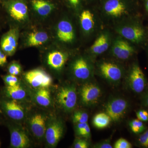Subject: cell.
Returning a JSON list of instances; mask_svg holds the SVG:
<instances>
[{"mask_svg":"<svg viewBox=\"0 0 148 148\" xmlns=\"http://www.w3.org/2000/svg\"><path fill=\"white\" fill-rule=\"evenodd\" d=\"M47 116L43 114H35L29 120V127L33 135L38 139L45 135L47 128Z\"/></svg>","mask_w":148,"mask_h":148,"instance_id":"cell-15","label":"cell"},{"mask_svg":"<svg viewBox=\"0 0 148 148\" xmlns=\"http://www.w3.org/2000/svg\"><path fill=\"white\" fill-rule=\"evenodd\" d=\"M8 11L10 16L18 21H24L28 15V8L22 2L15 1L11 3L9 6Z\"/></svg>","mask_w":148,"mask_h":148,"instance_id":"cell-18","label":"cell"},{"mask_svg":"<svg viewBox=\"0 0 148 148\" xmlns=\"http://www.w3.org/2000/svg\"><path fill=\"white\" fill-rule=\"evenodd\" d=\"M98 69L101 75L111 82L119 81L123 76L122 68L119 65L111 61L101 62L98 65Z\"/></svg>","mask_w":148,"mask_h":148,"instance_id":"cell-8","label":"cell"},{"mask_svg":"<svg viewBox=\"0 0 148 148\" xmlns=\"http://www.w3.org/2000/svg\"><path fill=\"white\" fill-rule=\"evenodd\" d=\"M3 78L6 86H13L19 84L16 76L9 74L5 76Z\"/></svg>","mask_w":148,"mask_h":148,"instance_id":"cell-28","label":"cell"},{"mask_svg":"<svg viewBox=\"0 0 148 148\" xmlns=\"http://www.w3.org/2000/svg\"><path fill=\"white\" fill-rule=\"evenodd\" d=\"M57 35L62 42L66 43L73 42L75 39V34L71 23L66 20L60 21L57 26Z\"/></svg>","mask_w":148,"mask_h":148,"instance_id":"cell-16","label":"cell"},{"mask_svg":"<svg viewBox=\"0 0 148 148\" xmlns=\"http://www.w3.org/2000/svg\"><path fill=\"white\" fill-rule=\"evenodd\" d=\"M71 70L74 76L77 79L85 81L92 76L93 68L87 59L80 56L75 59L72 63Z\"/></svg>","mask_w":148,"mask_h":148,"instance_id":"cell-10","label":"cell"},{"mask_svg":"<svg viewBox=\"0 0 148 148\" xmlns=\"http://www.w3.org/2000/svg\"><path fill=\"white\" fill-rule=\"evenodd\" d=\"M87 124V123H81L76 124V131L78 135H80L82 133L83 130L85 128Z\"/></svg>","mask_w":148,"mask_h":148,"instance_id":"cell-35","label":"cell"},{"mask_svg":"<svg viewBox=\"0 0 148 148\" xmlns=\"http://www.w3.org/2000/svg\"><path fill=\"white\" fill-rule=\"evenodd\" d=\"M10 145L14 148H26L30 145V140L25 130L17 126H9Z\"/></svg>","mask_w":148,"mask_h":148,"instance_id":"cell-14","label":"cell"},{"mask_svg":"<svg viewBox=\"0 0 148 148\" xmlns=\"http://www.w3.org/2000/svg\"><path fill=\"white\" fill-rule=\"evenodd\" d=\"M111 121V118L108 114L106 113H100L94 116L92 123L96 128L103 129L108 127Z\"/></svg>","mask_w":148,"mask_h":148,"instance_id":"cell-25","label":"cell"},{"mask_svg":"<svg viewBox=\"0 0 148 148\" xmlns=\"http://www.w3.org/2000/svg\"><path fill=\"white\" fill-rule=\"evenodd\" d=\"M101 95V88L92 83L83 85L80 90L81 101L85 106L94 105L98 102Z\"/></svg>","mask_w":148,"mask_h":148,"instance_id":"cell-11","label":"cell"},{"mask_svg":"<svg viewBox=\"0 0 148 148\" xmlns=\"http://www.w3.org/2000/svg\"><path fill=\"white\" fill-rule=\"evenodd\" d=\"M111 44L110 34L108 31H104L95 39L90 46L89 51L92 56H98L107 51L110 47Z\"/></svg>","mask_w":148,"mask_h":148,"instance_id":"cell-13","label":"cell"},{"mask_svg":"<svg viewBox=\"0 0 148 148\" xmlns=\"http://www.w3.org/2000/svg\"><path fill=\"white\" fill-rule=\"evenodd\" d=\"M90 135V130L89 125L87 124L84 130L81 134L80 136L85 138H89Z\"/></svg>","mask_w":148,"mask_h":148,"instance_id":"cell-36","label":"cell"},{"mask_svg":"<svg viewBox=\"0 0 148 148\" xmlns=\"http://www.w3.org/2000/svg\"><path fill=\"white\" fill-rule=\"evenodd\" d=\"M144 101H145V104L148 108V91L145 95Z\"/></svg>","mask_w":148,"mask_h":148,"instance_id":"cell-38","label":"cell"},{"mask_svg":"<svg viewBox=\"0 0 148 148\" xmlns=\"http://www.w3.org/2000/svg\"><path fill=\"white\" fill-rule=\"evenodd\" d=\"M144 133L145 134V135H146V136H147V138H148V130H146L145 132H144Z\"/></svg>","mask_w":148,"mask_h":148,"instance_id":"cell-40","label":"cell"},{"mask_svg":"<svg viewBox=\"0 0 148 148\" xmlns=\"http://www.w3.org/2000/svg\"><path fill=\"white\" fill-rule=\"evenodd\" d=\"M104 15L112 20H119L128 16L130 10L122 0H107L103 6Z\"/></svg>","mask_w":148,"mask_h":148,"instance_id":"cell-3","label":"cell"},{"mask_svg":"<svg viewBox=\"0 0 148 148\" xmlns=\"http://www.w3.org/2000/svg\"><path fill=\"white\" fill-rule=\"evenodd\" d=\"M2 52L0 50V66H1V54Z\"/></svg>","mask_w":148,"mask_h":148,"instance_id":"cell-41","label":"cell"},{"mask_svg":"<svg viewBox=\"0 0 148 148\" xmlns=\"http://www.w3.org/2000/svg\"><path fill=\"white\" fill-rule=\"evenodd\" d=\"M89 145L87 141L81 139H77L75 141L74 147L75 148H87Z\"/></svg>","mask_w":148,"mask_h":148,"instance_id":"cell-31","label":"cell"},{"mask_svg":"<svg viewBox=\"0 0 148 148\" xmlns=\"http://www.w3.org/2000/svg\"><path fill=\"white\" fill-rule=\"evenodd\" d=\"M17 45V37L15 30H10L2 38L1 47L6 54L12 55L16 50Z\"/></svg>","mask_w":148,"mask_h":148,"instance_id":"cell-17","label":"cell"},{"mask_svg":"<svg viewBox=\"0 0 148 148\" xmlns=\"http://www.w3.org/2000/svg\"><path fill=\"white\" fill-rule=\"evenodd\" d=\"M8 71L10 74L17 76L21 73V67L19 64L14 62L10 65Z\"/></svg>","mask_w":148,"mask_h":148,"instance_id":"cell-30","label":"cell"},{"mask_svg":"<svg viewBox=\"0 0 148 148\" xmlns=\"http://www.w3.org/2000/svg\"><path fill=\"white\" fill-rule=\"evenodd\" d=\"M24 78L32 87L36 89L47 88L52 84L51 77L42 69H34L27 72Z\"/></svg>","mask_w":148,"mask_h":148,"instance_id":"cell-5","label":"cell"},{"mask_svg":"<svg viewBox=\"0 0 148 148\" xmlns=\"http://www.w3.org/2000/svg\"><path fill=\"white\" fill-rule=\"evenodd\" d=\"M95 148H112V145H111L110 140H106L102 143L97 144L95 146Z\"/></svg>","mask_w":148,"mask_h":148,"instance_id":"cell-34","label":"cell"},{"mask_svg":"<svg viewBox=\"0 0 148 148\" xmlns=\"http://www.w3.org/2000/svg\"><path fill=\"white\" fill-rule=\"evenodd\" d=\"M130 126L132 132L135 134L143 132L145 130V126L143 121L137 119L133 120L130 123Z\"/></svg>","mask_w":148,"mask_h":148,"instance_id":"cell-27","label":"cell"},{"mask_svg":"<svg viewBox=\"0 0 148 148\" xmlns=\"http://www.w3.org/2000/svg\"><path fill=\"white\" fill-rule=\"evenodd\" d=\"M57 104L65 112H70L75 108L77 100L76 88L73 85L61 86L56 93Z\"/></svg>","mask_w":148,"mask_h":148,"instance_id":"cell-2","label":"cell"},{"mask_svg":"<svg viewBox=\"0 0 148 148\" xmlns=\"http://www.w3.org/2000/svg\"><path fill=\"white\" fill-rule=\"evenodd\" d=\"M115 30L119 36L134 44H142L147 37L145 27L138 21H123L116 26Z\"/></svg>","mask_w":148,"mask_h":148,"instance_id":"cell-1","label":"cell"},{"mask_svg":"<svg viewBox=\"0 0 148 148\" xmlns=\"http://www.w3.org/2000/svg\"><path fill=\"white\" fill-rule=\"evenodd\" d=\"M111 47L113 56L122 61L127 60L135 53V49L132 43L119 36L114 40Z\"/></svg>","mask_w":148,"mask_h":148,"instance_id":"cell-4","label":"cell"},{"mask_svg":"<svg viewBox=\"0 0 148 148\" xmlns=\"http://www.w3.org/2000/svg\"><path fill=\"white\" fill-rule=\"evenodd\" d=\"M32 4L35 10L41 16L49 15L53 8L51 3L45 0H32Z\"/></svg>","mask_w":148,"mask_h":148,"instance_id":"cell-24","label":"cell"},{"mask_svg":"<svg viewBox=\"0 0 148 148\" xmlns=\"http://www.w3.org/2000/svg\"><path fill=\"white\" fill-rule=\"evenodd\" d=\"M127 82L131 90L136 93H141L145 88L147 84L145 77L138 64H134L130 68Z\"/></svg>","mask_w":148,"mask_h":148,"instance_id":"cell-7","label":"cell"},{"mask_svg":"<svg viewBox=\"0 0 148 148\" xmlns=\"http://www.w3.org/2000/svg\"><path fill=\"white\" fill-rule=\"evenodd\" d=\"M145 8L148 13V0H145Z\"/></svg>","mask_w":148,"mask_h":148,"instance_id":"cell-39","label":"cell"},{"mask_svg":"<svg viewBox=\"0 0 148 148\" xmlns=\"http://www.w3.org/2000/svg\"><path fill=\"white\" fill-rule=\"evenodd\" d=\"M88 115L87 113L83 111H77L73 115V120L75 124L86 123L88 121Z\"/></svg>","mask_w":148,"mask_h":148,"instance_id":"cell-26","label":"cell"},{"mask_svg":"<svg viewBox=\"0 0 148 148\" xmlns=\"http://www.w3.org/2000/svg\"><path fill=\"white\" fill-rule=\"evenodd\" d=\"M0 146H1V143H0Z\"/></svg>","mask_w":148,"mask_h":148,"instance_id":"cell-42","label":"cell"},{"mask_svg":"<svg viewBox=\"0 0 148 148\" xmlns=\"http://www.w3.org/2000/svg\"><path fill=\"white\" fill-rule=\"evenodd\" d=\"M0 106L3 112L11 119L20 121L24 118L25 111L18 101L8 98L2 100Z\"/></svg>","mask_w":148,"mask_h":148,"instance_id":"cell-9","label":"cell"},{"mask_svg":"<svg viewBox=\"0 0 148 148\" xmlns=\"http://www.w3.org/2000/svg\"><path fill=\"white\" fill-rule=\"evenodd\" d=\"M139 142L143 147L148 148V138L144 133L140 135L139 138Z\"/></svg>","mask_w":148,"mask_h":148,"instance_id":"cell-33","label":"cell"},{"mask_svg":"<svg viewBox=\"0 0 148 148\" xmlns=\"http://www.w3.org/2000/svg\"><path fill=\"white\" fill-rule=\"evenodd\" d=\"M68 59V56L59 51H54L49 53L47 56V63L51 68L59 71L63 68Z\"/></svg>","mask_w":148,"mask_h":148,"instance_id":"cell-20","label":"cell"},{"mask_svg":"<svg viewBox=\"0 0 148 148\" xmlns=\"http://www.w3.org/2000/svg\"><path fill=\"white\" fill-rule=\"evenodd\" d=\"M128 107V103L125 99L121 98H112L106 104V113L108 115L112 121L116 122L124 116Z\"/></svg>","mask_w":148,"mask_h":148,"instance_id":"cell-6","label":"cell"},{"mask_svg":"<svg viewBox=\"0 0 148 148\" xmlns=\"http://www.w3.org/2000/svg\"><path fill=\"white\" fill-rule=\"evenodd\" d=\"M35 92L34 98L36 102L42 107H49L51 104L50 92L47 88L36 89Z\"/></svg>","mask_w":148,"mask_h":148,"instance_id":"cell-22","label":"cell"},{"mask_svg":"<svg viewBox=\"0 0 148 148\" xmlns=\"http://www.w3.org/2000/svg\"><path fill=\"white\" fill-rule=\"evenodd\" d=\"M64 130V125L60 120L55 119L51 122L47 126L45 135L48 145L52 147L57 145L62 138Z\"/></svg>","mask_w":148,"mask_h":148,"instance_id":"cell-12","label":"cell"},{"mask_svg":"<svg viewBox=\"0 0 148 148\" xmlns=\"http://www.w3.org/2000/svg\"><path fill=\"white\" fill-rule=\"evenodd\" d=\"M80 23L83 31L87 34L94 31L96 25L94 14L89 10L83 11L79 16Z\"/></svg>","mask_w":148,"mask_h":148,"instance_id":"cell-19","label":"cell"},{"mask_svg":"<svg viewBox=\"0 0 148 148\" xmlns=\"http://www.w3.org/2000/svg\"><path fill=\"white\" fill-rule=\"evenodd\" d=\"M138 119L143 122L148 121V112L145 110H140L136 113Z\"/></svg>","mask_w":148,"mask_h":148,"instance_id":"cell-32","label":"cell"},{"mask_svg":"<svg viewBox=\"0 0 148 148\" xmlns=\"http://www.w3.org/2000/svg\"><path fill=\"white\" fill-rule=\"evenodd\" d=\"M70 4L74 8H76L79 5L80 0H69Z\"/></svg>","mask_w":148,"mask_h":148,"instance_id":"cell-37","label":"cell"},{"mask_svg":"<svg viewBox=\"0 0 148 148\" xmlns=\"http://www.w3.org/2000/svg\"><path fill=\"white\" fill-rule=\"evenodd\" d=\"M4 92L8 98L16 101H22L26 98L27 92L20 84L13 86H6Z\"/></svg>","mask_w":148,"mask_h":148,"instance_id":"cell-21","label":"cell"},{"mask_svg":"<svg viewBox=\"0 0 148 148\" xmlns=\"http://www.w3.org/2000/svg\"><path fill=\"white\" fill-rule=\"evenodd\" d=\"M114 148H131L132 145L131 143L124 138H120L117 140L114 144Z\"/></svg>","mask_w":148,"mask_h":148,"instance_id":"cell-29","label":"cell"},{"mask_svg":"<svg viewBox=\"0 0 148 148\" xmlns=\"http://www.w3.org/2000/svg\"><path fill=\"white\" fill-rule=\"evenodd\" d=\"M49 37L47 33L43 32H32L29 35L27 44L29 46L34 47L42 45L46 42Z\"/></svg>","mask_w":148,"mask_h":148,"instance_id":"cell-23","label":"cell"}]
</instances>
